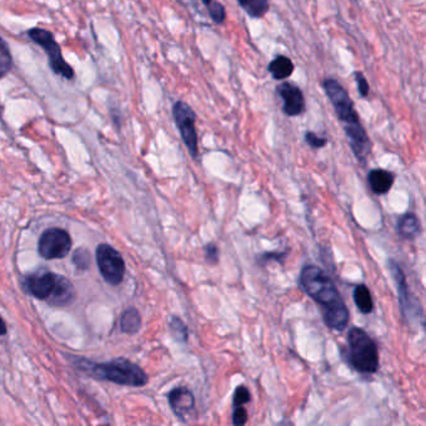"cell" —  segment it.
Instances as JSON below:
<instances>
[{
  "label": "cell",
  "mask_w": 426,
  "mask_h": 426,
  "mask_svg": "<svg viewBox=\"0 0 426 426\" xmlns=\"http://www.w3.org/2000/svg\"><path fill=\"white\" fill-rule=\"evenodd\" d=\"M304 292L324 309V321L330 329L343 331L349 323V310L328 274L315 265L304 266L300 273Z\"/></svg>",
  "instance_id": "obj_1"
},
{
  "label": "cell",
  "mask_w": 426,
  "mask_h": 426,
  "mask_svg": "<svg viewBox=\"0 0 426 426\" xmlns=\"http://www.w3.org/2000/svg\"><path fill=\"white\" fill-rule=\"evenodd\" d=\"M323 87L326 97H329L334 107L336 117L344 126L351 150L359 162L365 164L372 151V141L367 130L360 123L353 99L349 93L346 92L345 88L336 79L326 78L323 81Z\"/></svg>",
  "instance_id": "obj_2"
},
{
  "label": "cell",
  "mask_w": 426,
  "mask_h": 426,
  "mask_svg": "<svg viewBox=\"0 0 426 426\" xmlns=\"http://www.w3.org/2000/svg\"><path fill=\"white\" fill-rule=\"evenodd\" d=\"M71 360L76 369L97 380L135 388H141L148 383L146 372L139 365L124 357L107 362H90L84 357H73Z\"/></svg>",
  "instance_id": "obj_3"
},
{
  "label": "cell",
  "mask_w": 426,
  "mask_h": 426,
  "mask_svg": "<svg viewBox=\"0 0 426 426\" xmlns=\"http://www.w3.org/2000/svg\"><path fill=\"white\" fill-rule=\"evenodd\" d=\"M23 286L30 295L45 300L53 307L69 305L76 297V289L64 276L54 273L32 274L23 279Z\"/></svg>",
  "instance_id": "obj_4"
},
{
  "label": "cell",
  "mask_w": 426,
  "mask_h": 426,
  "mask_svg": "<svg viewBox=\"0 0 426 426\" xmlns=\"http://www.w3.org/2000/svg\"><path fill=\"white\" fill-rule=\"evenodd\" d=\"M349 362L356 372L374 374L379 369L378 346L365 330L353 328L348 334Z\"/></svg>",
  "instance_id": "obj_5"
},
{
  "label": "cell",
  "mask_w": 426,
  "mask_h": 426,
  "mask_svg": "<svg viewBox=\"0 0 426 426\" xmlns=\"http://www.w3.org/2000/svg\"><path fill=\"white\" fill-rule=\"evenodd\" d=\"M27 34L34 43L38 44L39 47H42L45 50V54L48 57L49 66L54 74L63 76L68 81L74 79L76 76L74 71L71 65L65 61L60 45L55 40L53 32L43 28H32L28 30Z\"/></svg>",
  "instance_id": "obj_6"
},
{
  "label": "cell",
  "mask_w": 426,
  "mask_h": 426,
  "mask_svg": "<svg viewBox=\"0 0 426 426\" xmlns=\"http://www.w3.org/2000/svg\"><path fill=\"white\" fill-rule=\"evenodd\" d=\"M97 264L104 280L110 285L122 284L125 276V261L118 250L109 244H100L97 248Z\"/></svg>",
  "instance_id": "obj_7"
},
{
  "label": "cell",
  "mask_w": 426,
  "mask_h": 426,
  "mask_svg": "<svg viewBox=\"0 0 426 426\" xmlns=\"http://www.w3.org/2000/svg\"><path fill=\"white\" fill-rule=\"evenodd\" d=\"M173 118L175 125L178 126L179 133L183 139L184 144L188 148L191 158H198V134L195 128L194 110L191 109L189 104L185 102H175L173 105Z\"/></svg>",
  "instance_id": "obj_8"
},
{
  "label": "cell",
  "mask_w": 426,
  "mask_h": 426,
  "mask_svg": "<svg viewBox=\"0 0 426 426\" xmlns=\"http://www.w3.org/2000/svg\"><path fill=\"white\" fill-rule=\"evenodd\" d=\"M71 249V235L60 227L47 229L39 239L38 252L44 259H63Z\"/></svg>",
  "instance_id": "obj_9"
},
{
  "label": "cell",
  "mask_w": 426,
  "mask_h": 426,
  "mask_svg": "<svg viewBox=\"0 0 426 426\" xmlns=\"http://www.w3.org/2000/svg\"><path fill=\"white\" fill-rule=\"evenodd\" d=\"M276 93L283 100V112L288 117H297L305 112V97L295 84L283 81L276 87Z\"/></svg>",
  "instance_id": "obj_10"
},
{
  "label": "cell",
  "mask_w": 426,
  "mask_h": 426,
  "mask_svg": "<svg viewBox=\"0 0 426 426\" xmlns=\"http://www.w3.org/2000/svg\"><path fill=\"white\" fill-rule=\"evenodd\" d=\"M169 405L174 414L182 421H187V418L194 410L195 398L189 389L177 388L172 390L169 395Z\"/></svg>",
  "instance_id": "obj_11"
},
{
  "label": "cell",
  "mask_w": 426,
  "mask_h": 426,
  "mask_svg": "<svg viewBox=\"0 0 426 426\" xmlns=\"http://www.w3.org/2000/svg\"><path fill=\"white\" fill-rule=\"evenodd\" d=\"M390 265V271L394 276V280L396 281V285H398V292H399V300L401 304V309L404 312L405 315H410L411 313L414 315H418L415 307H413L411 302H415V299L413 297L410 292H409V288L406 284V279H405L404 273L403 270L400 269L399 265L394 263L393 260L389 261Z\"/></svg>",
  "instance_id": "obj_12"
},
{
  "label": "cell",
  "mask_w": 426,
  "mask_h": 426,
  "mask_svg": "<svg viewBox=\"0 0 426 426\" xmlns=\"http://www.w3.org/2000/svg\"><path fill=\"white\" fill-rule=\"evenodd\" d=\"M369 185L375 194H386L395 182V175L384 169H374L367 175Z\"/></svg>",
  "instance_id": "obj_13"
},
{
  "label": "cell",
  "mask_w": 426,
  "mask_h": 426,
  "mask_svg": "<svg viewBox=\"0 0 426 426\" xmlns=\"http://www.w3.org/2000/svg\"><path fill=\"white\" fill-rule=\"evenodd\" d=\"M295 69L294 63L285 55H276L268 65V71L276 81H286Z\"/></svg>",
  "instance_id": "obj_14"
},
{
  "label": "cell",
  "mask_w": 426,
  "mask_h": 426,
  "mask_svg": "<svg viewBox=\"0 0 426 426\" xmlns=\"http://www.w3.org/2000/svg\"><path fill=\"white\" fill-rule=\"evenodd\" d=\"M420 220L413 213L404 214L398 221V232L405 239H415L420 234Z\"/></svg>",
  "instance_id": "obj_15"
},
{
  "label": "cell",
  "mask_w": 426,
  "mask_h": 426,
  "mask_svg": "<svg viewBox=\"0 0 426 426\" xmlns=\"http://www.w3.org/2000/svg\"><path fill=\"white\" fill-rule=\"evenodd\" d=\"M141 328V316L135 308H129L122 314L120 329L124 334H136Z\"/></svg>",
  "instance_id": "obj_16"
},
{
  "label": "cell",
  "mask_w": 426,
  "mask_h": 426,
  "mask_svg": "<svg viewBox=\"0 0 426 426\" xmlns=\"http://www.w3.org/2000/svg\"><path fill=\"white\" fill-rule=\"evenodd\" d=\"M354 302L362 314H370L374 310L372 292L367 285H357L354 289Z\"/></svg>",
  "instance_id": "obj_17"
},
{
  "label": "cell",
  "mask_w": 426,
  "mask_h": 426,
  "mask_svg": "<svg viewBox=\"0 0 426 426\" xmlns=\"http://www.w3.org/2000/svg\"><path fill=\"white\" fill-rule=\"evenodd\" d=\"M237 1L250 18H255V19L263 18L270 9L268 0H237Z\"/></svg>",
  "instance_id": "obj_18"
},
{
  "label": "cell",
  "mask_w": 426,
  "mask_h": 426,
  "mask_svg": "<svg viewBox=\"0 0 426 426\" xmlns=\"http://www.w3.org/2000/svg\"><path fill=\"white\" fill-rule=\"evenodd\" d=\"M201 1L206 6L213 23L223 24L224 20H225V18H227V13H225L224 6L221 3H219V1H216V0H201Z\"/></svg>",
  "instance_id": "obj_19"
},
{
  "label": "cell",
  "mask_w": 426,
  "mask_h": 426,
  "mask_svg": "<svg viewBox=\"0 0 426 426\" xmlns=\"http://www.w3.org/2000/svg\"><path fill=\"white\" fill-rule=\"evenodd\" d=\"M13 68V58L11 50L8 48L6 42L0 38V79L11 71Z\"/></svg>",
  "instance_id": "obj_20"
},
{
  "label": "cell",
  "mask_w": 426,
  "mask_h": 426,
  "mask_svg": "<svg viewBox=\"0 0 426 426\" xmlns=\"http://www.w3.org/2000/svg\"><path fill=\"white\" fill-rule=\"evenodd\" d=\"M169 326H170V331H172V334L174 335L175 339L182 341V343H185L188 340V326L185 325L182 319L178 318V316H173Z\"/></svg>",
  "instance_id": "obj_21"
},
{
  "label": "cell",
  "mask_w": 426,
  "mask_h": 426,
  "mask_svg": "<svg viewBox=\"0 0 426 426\" xmlns=\"http://www.w3.org/2000/svg\"><path fill=\"white\" fill-rule=\"evenodd\" d=\"M73 263L79 270L89 269L90 263H92L90 253L88 252L87 249H76L73 254Z\"/></svg>",
  "instance_id": "obj_22"
},
{
  "label": "cell",
  "mask_w": 426,
  "mask_h": 426,
  "mask_svg": "<svg viewBox=\"0 0 426 426\" xmlns=\"http://www.w3.org/2000/svg\"><path fill=\"white\" fill-rule=\"evenodd\" d=\"M250 393H249V389L247 386H244V385H240V386H237V390H235V393H234V400H232V403H234V408H237V406H243V405L248 404L249 401H250Z\"/></svg>",
  "instance_id": "obj_23"
},
{
  "label": "cell",
  "mask_w": 426,
  "mask_h": 426,
  "mask_svg": "<svg viewBox=\"0 0 426 426\" xmlns=\"http://www.w3.org/2000/svg\"><path fill=\"white\" fill-rule=\"evenodd\" d=\"M356 84H357V90H359V94H360V97H367L369 95V92H370V85H369V83H367V78L365 76L362 74V71H355Z\"/></svg>",
  "instance_id": "obj_24"
},
{
  "label": "cell",
  "mask_w": 426,
  "mask_h": 426,
  "mask_svg": "<svg viewBox=\"0 0 426 426\" xmlns=\"http://www.w3.org/2000/svg\"><path fill=\"white\" fill-rule=\"evenodd\" d=\"M305 141L308 143L309 146H312L313 149H320L326 146V138H321L319 135L315 134L313 131H307L305 133Z\"/></svg>",
  "instance_id": "obj_25"
},
{
  "label": "cell",
  "mask_w": 426,
  "mask_h": 426,
  "mask_svg": "<svg viewBox=\"0 0 426 426\" xmlns=\"http://www.w3.org/2000/svg\"><path fill=\"white\" fill-rule=\"evenodd\" d=\"M248 421V413L244 409L243 406H237L234 408L232 413V424L237 426H242L247 424Z\"/></svg>",
  "instance_id": "obj_26"
},
{
  "label": "cell",
  "mask_w": 426,
  "mask_h": 426,
  "mask_svg": "<svg viewBox=\"0 0 426 426\" xmlns=\"http://www.w3.org/2000/svg\"><path fill=\"white\" fill-rule=\"evenodd\" d=\"M206 258L211 264H215L219 260V249L214 244H208L206 245Z\"/></svg>",
  "instance_id": "obj_27"
},
{
  "label": "cell",
  "mask_w": 426,
  "mask_h": 426,
  "mask_svg": "<svg viewBox=\"0 0 426 426\" xmlns=\"http://www.w3.org/2000/svg\"><path fill=\"white\" fill-rule=\"evenodd\" d=\"M6 321H4V319L1 318V316H0V336H1V335H6Z\"/></svg>",
  "instance_id": "obj_28"
}]
</instances>
